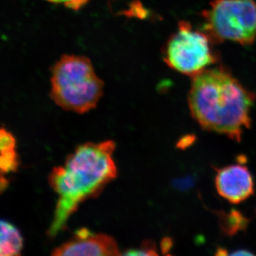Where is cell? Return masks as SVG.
<instances>
[{
	"instance_id": "1",
	"label": "cell",
	"mask_w": 256,
	"mask_h": 256,
	"mask_svg": "<svg viewBox=\"0 0 256 256\" xmlns=\"http://www.w3.org/2000/svg\"><path fill=\"white\" fill-rule=\"evenodd\" d=\"M192 78L188 105L193 119L204 130L240 142L244 130L252 127L255 92L222 66L210 67Z\"/></svg>"
},
{
	"instance_id": "2",
	"label": "cell",
	"mask_w": 256,
	"mask_h": 256,
	"mask_svg": "<svg viewBox=\"0 0 256 256\" xmlns=\"http://www.w3.org/2000/svg\"><path fill=\"white\" fill-rule=\"evenodd\" d=\"M114 141L87 142L69 154L63 166H56L48 182L58 195V201L48 235L54 237L66 226L70 216L82 202L100 194L117 176L112 158Z\"/></svg>"
},
{
	"instance_id": "3",
	"label": "cell",
	"mask_w": 256,
	"mask_h": 256,
	"mask_svg": "<svg viewBox=\"0 0 256 256\" xmlns=\"http://www.w3.org/2000/svg\"><path fill=\"white\" fill-rule=\"evenodd\" d=\"M104 87L87 57L64 55L52 67L50 98L64 110L84 114L95 108Z\"/></svg>"
},
{
	"instance_id": "4",
	"label": "cell",
	"mask_w": 256,
	"mask_h": 256,
	"mask_svg": "<svg viewBox=\"0 0 256 256\" xmlns=\"http://www.w3.org/2000/svg\"><path fill=\"white\" fill-rule=\"evenodd\" d=\"M203 31L215 44L229 41L242 46L256 40V0H212L202 12Z\"/></svg>"
},
{
	"instance_id": "5",
	"label": "cell",
	"mask_w": 256,
	"mask_h": 256,
	"mask_svg": "<svg viewBox=\"0 0 256 256\" xmlns=\"http://www.w3.org/2000/svg\"><path fill=\"white\" fill-rule=\"evenodd\" d=\"M214 44L206 32L182 21L165 44L163 60L170 68L193 78L218 62Z\"/></svg>"
},
{
	"instance_id": "6",
	"label": "cell",
	"mask_w": 256,
	"mask_h": 256,
	"mask_svg": "<svg viewBox=\"0 0 256 256\" xmlns=\"http://www.w3.org/2000/svg\"><path fill=\"white\" fill-rule=\"evenodd\" d=\"M54 256H114L122 255L116 239L105 234L80 228L70 240L54 249Z\"/></svg>"
},
{
	"instance_id": "7",
	"label": "cell",
	"mask_w": 256,
	"mask_h": 256,
	"mask_svg": "<svg viewBox=\"0 0 256 256\" xmlns=\"http://www.w3.org/2000/svg\"><path fill=\"white\" fill-rule=\"evenodd\" d=\"M215 170L216 191L230 203L238 204L254 194V178L245 165H228Z\"/></svg>"
},
{
	"instance_id": "8",
	"label": "cell",
	"mask_w": 256,
	"mask_h": 256,
	"mask_svg": "<svg viewBox=\"0 0 256 256\" xmlns=\"http://www.w3.org/2000/svg\"><path fill=\"white\" fill-rule=\"evenodd\" d=\"M22 248L23 238L18 229L8 220H2L0 256H20Z\"/></svg>"
},
{
	"instance_id": "9",
	"label": "cell",
	"mask_w": 256,
	"mask_h": 256,
	"mask_svg": "<svg viewBox=\"0 0 256 256\" xmlns=\"http://www.w3.org/2000/svg\"><path fill=\"white\" fill-rule=\"evenodd\" d=\"M220 228L227 236H234L247 228L249 220L238 210H232L228 213L220 212Z\"/></svg>"
},
{
	"instance_id": "10",
	"label": "cell",
	"mask_w": 256,
	"mask_h": 256,
	"mask_svg": "<svg viewBox=\"0 0 256 256\" xmlns=\"http://www.w3.org/2000/svg\"><path fill=\"white\" fill-rule=\"evenodd\" d=\"M16 143L1 144V156H0V168L2 174H8L16 171L18 168V154L15 151Z\"/></svg>"
},
{
	"instance_id": "11",
	"label": "cell",
	"mask_w": 256,
	"mask_h": 256,
	"mask_svg": "<svg viewBox=\"0 0 256 256\" xmlns=\"http://www.w3.org/2000/svg\"><path fill=\"white\" fill-rule=\"evenodd\" d=\"M126 256H158L156 244L152 240H146L143 242L140 248L131 249L122 254Z\"/></svg>"
},
{
	"instance_id": "12",
	"label": "cell",
	"mask_w": 256,
	"mask_h": 256,
	"mask_svg": "<svg viewBox=\"0 0 256 256\" xmlns=\"http://www.w3.org/2000/svg\"><path fill=\"white\" fill-rule=\"evenodd\" d=\"M46 1L53 4H63L68 9L78 11L86 6L90 0H46Z\"/></svg>"
},
{
	"instance_id": "13",
	"label": "cell",
	"mask_w": 256,
	"mask_h": 256,
	"mask_svg": "<svg viewBox=\"0 0 256 256\" xmlns=\"http://www.w3.org/2000/svg\"><path fill=\"white\" fill-rule=\"evenodd\" d=\"M194 136H184V137L182 138L178 143V148H181V149L188 148L194 142Z\"/></svg>"
},
{
	"instance_id": "14",
	"label": "cell",
	"mask_w": 256,
	"mask_h": 256,
	"mask_svg": "<svg viewBox=\"0 0 256 256\" xmlns=\"http://www.w3.org/2000/svg\"><path fill=\"white\" fill-rule=\"evenodd\" d=\"M172 246V240L170 238H165L162 242V252H169Z\"/></svg>"
},
{
	"instance_id": "15",
	"label": "cell",
	"mask_w": 256,
	"mask_h": 256,
	"mask_svg": "<svg viewBox=\"0 0 256 256\" xmlns=\"http://www.w3.org/2000/svg\"><path fill=\"white\" fill-rule=\"evenodd\" d=\"M230 255L233 256H252L254 255L252 252H248L247 250H238L236 252H232Z\"/></svg>"
},
{
	"instance_id": "16",
	"label": "cell",
	"mask_w": 256,
	"mask_h": 256,
	"mask_svg": "<svg viewBox=\"0 0 256 256\" xmlns=\"http://www.w3.org/2000/svg\"><path fill=\"white\" fill-rule=\"evenodd\" d=\"M217 256H226L228 255V252H227L226 250H225V249L222 248H218L217 249V252H216Z\"/></svg>"
}]
</instances>
